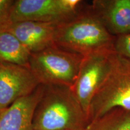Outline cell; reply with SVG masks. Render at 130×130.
<instances>
[{
    "instance_id": "obj_1",
    "label": "cell",
    "mask_w": 130,
    "mask_h": 130,
    "mask_svg": "<svg viewBox=\"0 0 130 130\" xmlns=\"http://www.w3.org/2000/svg\"><path fill=\"white\" fill-rule=\"evenodd\" d=\"M43 86L32 119V130H86L88 116L71 87Z\"/></svg>"
},
{
    "instance_id": "obj_2",
    "label": "cell",
    "mask_w": 130,
    "mask_h": 130,
    "mask_svg": "<svg viewBox=\"0 0 130 130\" xmlns=\"http://www.w3.org/2000/svg\"><path fill=\"white\" fill-rule=\"evenodd\" d=\"M115 37L106 30L89 4L73 18L57 25L55 45L84 57L114 51Z\"/></svg>"
},
{
    "instance_id": "obj_3",
    "label": "cell",
    "mask_w": 130,
    "mask_h": 130,
    "mask_svg": "<svg viewBox=\"0 0 130 130\" xmlns=\"http://www.w3.org/2000/svg\"><path fill=\"white\" fill-rule=\"evenodd\" d=\"M83 56L56 45L31 54L29 68L40 84L72 87Z\"/></svg>"
},
{
    "instance_id": "obj_4",
    "label": "cell",
    "mask_w": 130,
    "mask_h": 130,
    "mask_svg": "<svg viewBox=\"0 0 130 130\" xmlns=\"http://www.w3.org/2000/svg\"><path fill=\"white\" fill-rule=\"evenodd\" d=\"M115 108L130 110V60L118 54L109 74L91 102L89 123Z\"/></svg>"
},
{
    "instance_id": "obj_5",
    "label": "cell",
    "mask_w": 130,
    "mask_h": 130,
    "mask_svg": "<svg viewBox=\"0 0 130 130\" xmlns=\"http://www.w3.org/2000/svg\"><path fill=\"white\" fill-rule=\"evenodd\" d=\"M81 0H15L9 21L60 24L73 18L88 6Z\"/></svg>"
},
{
    "instance_id": "obj_6",
    "label": "cell",
    "mask_w": 130,
    "mask_h": 130,
    "mask_svg": "<svg viewBox=\"0 0 130 130\" xmlns=\"http://www.w3.org/2000/svg\"><path fill=\"white\" fill-rule=\"evenodd\" d=\"M116 57L113 50L83 57L71 89L88 118L92 99L109 74Z\"/></svg>"
},
{
    "instance_id": "obj_7",
    "label": "cell",
    "mask_w": 130,
    "mask_h": 130,
    "mask_svg": "<svg viewBox=\"0 0 130 130\" xmlns=\"http://www.w3.org/2000/svg\"><path fill=\"white\" fill-rule=\"evenodd\" d=\"M40 85L28 67L0 62V110L33 93Z\"/></svg>"
},
{
    "instance_id": "obj_8",
    "label": "cell",
    "mask_w": 130,
    "mask_h": 130,
    "mask_svg": "<svg viewBox=\"0 0 130 130\" xmlns=\"http://www.w3.org/2000/svg\"><path fill=\"white\" fill-rule=\"evenodd\" d=\"M57 25L37 21H7L0 27V30L12 33L31 53H34L56 45Z\"/></svg>"
},
{
    "instance_id": "obj_9",
    "label": "cell",
    "mask_w": 130,
    "mask_h": 130,
    "mask_svg": "<svg viewBox=\"0 0 130 130\" xmlns=\"http://www.w3.org/2000/svg\"><path fill=\"white\" fill-rule=\"evenodd\" d=\"M92 10L115 37L130 33V0H93Z\"/></svg>"
},
{
    "instance_id": "obj_10",
    "label": "cell",
    "mask_w": 130,
    "mask_h": 130,
    "mask_svg": "<svg viewBox=\"0 0 130 130\" xmlns=\"http://www.w3.org/2000/svg\"><path fill=\"white\" fill-rule=\"evenodd\" d=\"M43 88L40 84L33 93L0 110V130H32L34 112Z\"/></svg>"
},
{
    "instance_id": "obj_11",
    "label": "cell",
    "mask_w": 130,
    "mask_h": 130,
    "mask_svg": "<svg viewBox=\"0 0 130 130\" xmlns=\"http://www.w3.org/2000/svg\"><path fill=\"white\" fill-rule=\"evenodd\" d=\"M31 52L13 35L0 30V62L29 68Z\"/></svg>"
},
{
    "instance_id": "obj_12",
    "label": "cell",
    "mask_w": 130,
    "mask_h": 130,
    "mask_svg": "<svg viewBox=\"0 0 130 130\" xmlns=\"http://www.w3.org/2000/svg\"><path fill=\"white\" fill-rule=\"evenodd\" d=\"M86 130H130V110L113 108L91 121Z\"/></svg>"
},
{
    "instance_id": "obj_13",
    "label": "cell",
    "mask_w": 130,
    "mask_h": 130,
    "mask_svg": "<svg viewBox=\"0 0 130 130\" xmlns=\"http://www.w3.org/2000/svg\"><path fill=\"white\" fill-rule=\"evenodd\" d=\"M113 49L116 54L130 60V33L115 37Z\"/></svg>"
},
{
    "instance_id": "obj_14",
    "label": "cell",
    "mask_w": 130,
    "mask_h": 130,
    "mask_svg": "<svg viewBox=\"0 0 130 130\" xmlns=\"http://www.w3.org/2000/svg\"><path fill=\"white\" fill-rule=\"evenodd\" d=\"M14 0H0V27L9 21L11 8Z\"/></svg>"
}]
</instances>
